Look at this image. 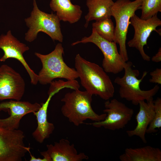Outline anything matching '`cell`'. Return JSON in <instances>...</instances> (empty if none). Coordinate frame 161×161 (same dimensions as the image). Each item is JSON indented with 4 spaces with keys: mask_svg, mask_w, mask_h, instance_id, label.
Segmentation results:
<instances>
[{
    "mask_svg": "<svg viewBox=\"0 0 161 161\" xmlns=\"http://www.w3.org/2000/svg\"><path fill=\"white\" fill-rule=\"evenodd\" d=\"M75 67L81 84L86 91L106 100L113 97L114 88L103 68L86 60L79 54L75 58Z\"/></svg>",
    "mask_w": 161,
    "mask_h": 161,
    "instance_id": "1",
    "label": "cell"
},
{
    "mask_svg": "<svg viewBox=\"0 0 161 161\" xmlns=\"http://www.w3.org/2000/svg\"><path fill=\"white\" fill-rule=\"evenodd\" d=\"M92 97L86 91L79 89L67 93L61 100L64 103L61 109L62 114L77 126L87 119L94 122L103 120L106 114H99L93 110L91 106Z\"/></svg>",
    "mask_w": 161,
    "mask_h": 161,
    "instance_id": "2",
    "label": "cell"
},
{
    "mask_svg": "<svg viewBox=\"0 0 161 161\" xmlns=\"http://www.w3.org/2000/svg\"><path fill=\"white\" fill-rule=\"evenodd\" d=\"M64 53V49L60 43H58L54 49L48 54L35 52L42 64V68L38 74V82L40 84H50L54 79L58 78L69 80L78 78L76 69L69 67L64 62L63 57Z\"/></svg>",
    "mask_w": 161,
    "mask_h": 161,
    "instance_id": "3",
    "label": "cell"
},
{
    "mask_svg": "<svg viewBox=\"0 0 161 161\" xmlns=\"http://www.w3.org/2000/svg\"><path fill=\"white\" fill-rule=\"evenodd\" d=\"M131 61L126 62L124 68L123 76L117 77L114 82L119 86V93L121 98L131 102L134 105H138L141 101H148L153 99V97L158 92L160 87L155 86L152 89L147 90H142L140 84L146 75L147 72L144 71L140 79L137 78L140 74L138 70L133 69Z\"/></svg>",
    "mask_w": 161,
    "mask_h": 161,
    "instance_id": "4",
    "label": "cell"
},
{
    "mask_svg": "<svg viewBox=\"0 0 161 161\" xmlns=\"http://www.w3.org/2000/svg\"><path fill=\"white\" fill-rule=\"evenodd\" d=\"M33 8L30 16L24 19L29 29L25 33V39L31 42L37 38L38 33L41 32L48 35L53 41L60 42L63 41L60 21L56 14H49L41 10L36 0H33Z\"/></svg>",
    "mask_w": 161,
    "mask_h": 161,
    "instance_id": "5",
    "label": "cell"
},
{
    "mask_svg": "<svg viewBox=\"0 0 161 161\" xmlns=\"http://www.w3.org/2000/svg\"><path fill=\"white\" fill-rule=\"evenodd\" d=\"M141 4L140 0H117L111 8V15L116 21L115 43L119 44V53L126 62L129 60L126 43L130 20Z\"/></svg>",
    "mask_w": 161,
    "mask_h": 161,
    "instance_id": "6",
    "label": "cell"
},
{
    "mask_svg": "<svg viewBox=\"0 0 161 161\" xmlns=\"http://www.w3.org/2000/svg\"><path fill=\"white\" fill-rule=\"evenodd\" d=\"M88 43H93L101 51L104 56L102 66L106 72L117 74L124 69L126 62L118 52L116 43L109 41L101 37L92 28L90 36L84 37L81 40L72 43L71 45Z\"/></svg>",
    "mask_w": 161,
    "mask_h": 161,
    "instance_id": "7",
    "label": "cell"
},
{
    "mask_svg": "<svg viewBox=\"0 0 161 161\" xmlns=\"http://www.w3.org/2000/svg\"><path fill=\"white\" fill-rule=\"evenodd\" d=\"M104 106L103 112L106 114L105 119L87 124L112 131L122 129L131 120L134 112L133 109L115 98L106 100Z\"/></svg>",
    "mask_w": 161,
    "mask_h": 161,
    "instance_id": "8",
    "label": "cell"
},
{
    "mask_svg": "<svg viewBox=\"0 0 161 161\" xmlns=\"http://www.w3.org/2000/svg\"><path fill=\"white\" fill-rule=\"evenodd\" d=\"M23 132L10 130L0 125V161H21L28 152Z\"/></svg>",
    "mask_w": 161,
    "mask_h": 161,
    "instance_id": "9",
    "label": "cell"
},
{
    "mask_svg": "<svg viewBox=\"0 0 161 161\" xmlns=\"http://www.w3.org/2000/svg\"><path fill=\"white\" fill-rule=\"evenodd\" d=\"M41 106L37 103L10 100L0 103V125L9 130L18 129L20 121L26 114L38 111Z\"/></svg>",
    "mask_w": 161,
    "mask_h": 161,
    "instance_id": "10",
    "label": "cell"
},
{
    "mask_svg": "<svg viewBox=\"0 0 161 161\" xmlns=\"http://www.w3.org/2000/svg\"><path fill=\"white\" fill-rule=\"evenodd\" d=\"M130 24L134 27V34L133 38L128 42V46L136 49L144 60L149 61L150 58L145 52L144 46L147 45V39L152 31H155L160 34L156 28L161 25V20L157 14L143 19L135 14L131 18Z\"/></svg>",
    "mask_w": 161,
    "mask_h": 161,
    "instance_id": "11",
    "label": "cell"
},
{
    "mask_svg": "<svg viewBox=\"0 0 161 161\" xmlns=\"http://www.w3.org/2000/svg\"><path fill=\"white\" fill-rule=\"evenodd\" d=\"M25 84L20 74L6 64L0 66V100L19 101L24 93Z\"/></svg>",
    "mask_w": 161,
    "mask_h": 161,
    "instance_id": "12",
    "label": "cell"
},
{
    "mask_svg": "<svg viewBox=\"0 0 161 161\" xmlns=\"http://www.w3.org/2000/svg\"><path fill=\"white\" fill-rule=\"evenodd\" d=\"M0 49L4 52L3 55L0 59L1 62H4L10 58L17 60L22 64L28 73L31 84L34 85L37 84L38 75L30 67L23 55L24 52L29 49V48L14 37L10 30H9L6 34H2L0 36Z\"/></svg>",
    "mask_w": 161,
    "mask_h": 161,
    "instance_id": "13",
    "label": "cell"
},
{
    "mask_svg": "<svg viewBox=\"0 0 161 161\" xmlns=\"http://www.w3.org/2000/svg\"><path fill=\"white\" fill-rule=\"evenodd\" d=\"M46 146L45 151L52 161H81L89 159L84 153H78L74 144H70L66 139H62L54 145L47 144Z\"/></svg>",
    "mask_w": 161,
    "mask_h": 161,
    "instance_id": "14",
    "label": "cell"
},
{
    "mask_svg": "<svg viewBox=\"0 0 161 161\" xmlns=\"http://www.w3.org/2000/svg\"><path fill=\"white\" fill-rule=\"evenodd\" d=\"M138 105L139 111L135 116L137 125L134 129L127 130L126 132L129 137L137 136L144 143H146V131L154 115L153 99L148 101H140Z\"/></svg>",
    "mask_w": 161,
    "mask_h": 161,
    "instance_id": "15",
    "label": "cell"
},
{
    "mask_svg": "<svg viewBox=\"0 0 161 161\" xmlns=\"http://www.w3.org/2000/svg\"><path fill=\"white\" fill-rule=\"evenodd\" d=\"M60 90H55L48 94L49 96L46 102L42 103L39 110L33 113L36 117L37 126L32 133L34 139L41 143L48 138L55 129L54 125L48 122L47 119V109L49 102L53 96Z\"/></svg>",
    "mask_w": 161,
    "mask_h": 161,
    "instance_id": "16",
    "label": "cell"
},
{
    "mask_svg": "<svg viewBox=\"0 0 161 161\" xmlns=\"http://www.w3.org/2000/svg\"><path fill=\"white\" fill-rule=\"evenodd\" d=\"M49 6L60 21L71 24L78 22L82 13L80 6L73 4L71 0H51Z\"/></svg>",
    "mask_w": 161,
    "mask_h": 161,
    "instance_id": "17",
    "label": "cell"
},
{
    "mask_svg": "<svg viewBox=\"0 0 161 161\" xmlns=\"http://www.w3.org/2000/svg\"><path fill=\"white\" fill-rule=\"evenodd\" d=\"M119 158L121 161H161V150L150 146L127 148Z\"/></svg>",
    "mask_w": 161,
    "mask_h": 161,
    "instance_id": "18",
    "label": "cell"
},
{
    "mask_svg": "<svg viewBox=\"0 0 161 161\" xmlns=\"http://www.w3.org/2000/svg\"><path fill=\"white\" fill-rule=\"evenodd\" d=\"M114 3L112 0H87L86 5L89 11L85 16V27H87L91 21L111 18V8Z\"/></svg>",
    "mask_w": 161,
    "mask_h": 161,
    "instance_id": "19",
    "label": "cell"
},
{
    "mask_svg": "<svg viewBox=\"0 0 161 161\" xmlns=\"http://www.w3.org/2000/svg\"><path fill=\"white\" fill-rule=\"evenodd\" d=\"M92 27L101 37L115 43V27L111 18L95 21L92 24Z\"/></svg>",
    "mask_w": 161,
    "mask_h": 161,
    "instance_id": "20",
    "label": "cell"
},
{
    "mask_svg": "<svg viewBox=\"0 0 161 161\" xmlns=\"http://www.w3.org/2000/svg\"><path fill=\"white\" fill-rule=\"evenodd\" d=\"M140 0L141 4L140 9L142 11L141 18L148 19L161 12V0Z\"/></svg>",
    "mask_w": 161,
    "mask_h": 161,
    "instance_id": "21",
    "label": "cell"
},
{
    "mask_svg": "<svg viewBox=\"0 0 161 161\" xmlns=\"http://www.w3.org/2000/svg\"><path fill=\"white\" fill-rule=\"evenodd\" d=\"M154 115L153 120L148 126L146 133L151 134L158 131L156 129L161 127V99L157 97L154 101Z\"/></svg>",
    "mask_w": 161,
    "mask_h": 161,
    "instance_id": "22",
    "label": "cell"
},
{
    "mask_svg": "<svg viewBox=\"0 0 161 161\" xmlns=\"http://www.w3.org/2000/svg\"><path fill=\"white\" fill-rule=\"evenodd\" d=\"M151 78L149 81L153 83L161 84V69L157 68L155 70L150 72V74Z\"/></svg>",
    "mask_w": 161,
    "mask_h": 161,
    "instance_id": "23",
    "label": "cell"
},
{
    "mask_svg": "<svg viewBox=\"0 0 161 161\" xmlns=\"http://www.w3.org/2000/svg\"><path fill=\"white\" fill-rule=\"evenodd\" d=\"M152 61L158 63L161 61V48L160 47L157 52L153 56L151 59Z\"/></svg>",
    "mask_w": 161,
    "mask_h": 161,
    "instance_id": "24",
    "label": "cell"
},
{
    "mask_svg": "<svg viewBox=\"0 0 161 161\" xmlns=\"http://www.w3.org/2000/svg\"><path fill=\"white\" fill-rule=\"evenodd\" d=\"M30 148L28 147V151L29 152L30 155V161H47L46 159L43 157V158H36L34 156L32 155V154L30 151Z\"/></svg>",
    "mask_w": 161,
    "mask_h": 161,
    "instance_id": "25",
    "label": "cell"
}]
</instances>
